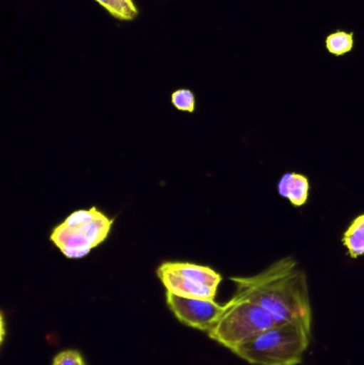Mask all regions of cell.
<instances>
[{"mask_svg":"<svg viewBox=\"0 0 364 365\" xmlns=\"http://www.w3.org/2000/svg\"><path fill=\"white\" fill-rule=\"evenodd\" d=\"M171 103L177 110L194 113L196 108L194 94L188 89H179L171 96Z\"/></svg>","mask_w":364,"mask_h":365,"instance_id":"7c38bea8","label":"cell"},{"mask_svg":"<svg viewBox=\"0 0 364 365\" xmlns=\"http://www.w3.org/2000/svg\"><path fill=\"white\" fill-rule=\"evenodd\" d=\"M234 295L256 302L276 324L301 322L312 326V309L305 272L291 257L279 259L260 274L233 277Z\"/></svg>","mask_w":364,"mask_h":365,"instance_id":"6da1fadb","label":"cell"},{"mask_svg":"<svg viewBox=\"0 0 364 365\" xmlns=\"http://www.w3.org/2000/svg\"><path fill=\"white\" fill-rule=\"evenodd\" d=\"M342 242L352 259L364 255V214L359 215L352 221L344 232Z\"/></svg>","mask_w":364,"mask_h":365,"instance_id":"9c48e42d","label":"cell"},{"mask_svg":"<svg viewBox=\"0 0 364 365\" xmlns=\"http://www.w3.org/2000/svg\"><path fill=\"white\" fill-rule=\"evenodd\" d=\"M158 268L175 272L192 282L216 289H218L222 281V274L213 268L188 262H164Z\"/></svg>","mask_w":364,"mask_h":365,"instance_id":"52a82bcc","label":"cell"},{"mask_svg":"<svg viewBox=\"0 0 364 365\" xmlns=\"http://www.w3.org/2000/svg\"><path fill=\"white\" fill-rule=\"evenodd\" d=\"M277 190L279 195L288 200L292 205L301 207L307 203L309 197V179L301 173H284L278 182Z\"/></svg>","mask_w":364,"mask_h":365,"instance_id":"ba28073f","label":"cell"},{"mask_svg":"<svg viewBox=\"0 0 364 365\" xmlns=\"http://www.w3.org/2000/svg\"><path fill=\"white\" fill-rule=\"evenodd\" d=\"M326 48L336 56H343L354 48L353 32L336 31L326 38Z\"/></svg>","mask_w":364,"mask_h":365,"instance_id":"8fae6325","label":"cell"},{"mask_svg":"<svg viewBox=\"0 0 364 365\" xmlns=\"http://www.w3.org/2000/svg\"><path fill=\"white\" fill-rule=\"evenodd\" d=\"M51 240L64 257L71 259H83L93 249L80 227H68L63 222L53 230Z\"/></svg>","mask_w":364,"mask_h":365,"instance_id":"5b68a950","label":"cell"},{"mask_svg":"<svg viewBox=\"0 0 364 365\" xmlns=\"http://www.w3.org/2000/svg\"><path fill=\"white\" fill-rule=\"evenodd\" d=\"M51 365H87L83 355L76 349L60 351L53 358Z\"/></svg>","mask_w":364,"mask_h":365,"instance_id":"5bb4252c","label":"cell"},{"mask_svg":"<svg viewBox=\"0 0 364 365\" xmlns=\"http://www.w3.org/2000/svg\"><path fill=\"white\" fill-rule=\"evenodd\" d=\"M167 306L183 325L209 332L224 312V304L215 300L184 298L166 292Z\"/></svg>","mask_w":364,"mask_h":365,"instance_id":"277c9868","label":"cell"},{"mask_svg":"<svg viewBox=\"0 0 364 365\" xmlns=\"http://www.w3.org/2000/svg\"><path fill=\"white\" fill-rule=\"evenodd\" d=\"M311 341V327L301 322L276 324L232 353L254 365H298Z\"/></svg>","mask_w":364,"mask_h":365,"instance_id":"7a4b0ae2","label":"cell"},{"mask_svg":"<svg viewBox=\"0 0 364 365\" xmlns=\"http://www.w3.org/2000/svg\"><path fill=\"white\" fill-rule=\"evenodd\" d=\"M156 274L168 293L175 294V295L184 298L215 300L217 289H213V287L198 284V283L183 278L180 274L167 272L160 268H157Z\"/></svg>","mask_w":364,"mask_h":365,"instance_id":"8992f818","label":"cell"},{"mask_svg":"<svg viewBox=\"0 0 364 365\" xmlns=\"http://www.w3.org/2000/svg\"><path fill=\"white\" fill-rule=\"evenodd\" d=\"M273 317L256 302L234 295L207 334L226 349H236L275 326Z\"/></svg>","mask_w":364,"mask_h":365,"instance_id":"3957f363","label":"cell"},{"mask_svg":"<svg viewBox=\"0 0 364 365\" xmlns=\"http://www.w3.org/2000/svg\"><path fill=\"white\" fill-rule=\"evenodd\" d=\"M109 14L120 21H130L138 16L139 12L132 0H95Z\"/></svg>","mask_w":364,"mask_h":365,"instance_id":"30bf717a","label":"cell"},{"mask_svg":"<svg viewBox=\"0 0 364 365\" xmlns=\"http://www.w3.org/2000/svg\"><path fill=\"white\" fill-rule=\"evenodd\" d=\"M100 214V210L96 207L76 210V212H72L70 216L66 217L63 223L68 227H80V225H85V223L91 222Z\"/></svg>","mask_w":364,"mask_h":365,"instance_id":"4fadbf2b","label":"cell"}]
</instances>
